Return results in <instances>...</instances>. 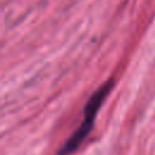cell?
I'll list each match as a JSON object with an SVG mask.
<instances>
[{
	"instance_id": "6da1fadb",
	"label": "cell",
	"mask_w": 155,
	"mask_h": 155,
	"mask_svg": "<svg viewBox=\"0 0 155 155\" xmlns=\"http://www.w3.org/2000/svg\"><path fill=\"white\" fill-rule=\"evenodd\" d=\"M114 85L113 80H109L107 82H104L101 87H98V90L96 92H93V94L88 98V101L85 104L84 108V117L81 120L80 126L74 131V133L64 142V144L61 147V149L58 150L57 155H70L71 153H74L80 145L81 143L86 139V137L88 136V133L91 132L97 113L101 109L103 102L105 101L107 96L109 94V92L111 91Z\"/></svg>"
}]
</instances>
